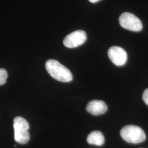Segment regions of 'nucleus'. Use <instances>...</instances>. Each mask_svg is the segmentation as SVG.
<instances>
[{
	"label": "nucleus",
	"instance_id": "nucleus-1",
	"mask_svg": "<svg viewBox=\"0 0 148 148\" xmlns=\"http://www.w3.org/2000/svg\"><path fill=\"white\" fill-rule=\"evenodd\" d=\"M46 69L51 76L59 81L68 82L73 79V75L69 69L56 60H47L46 63Z\"/></svg>",
	"mask_w": 148,
	"mask_h": 148
},
{
	"label": "nucleus",
	"instance_id": "nucleus-2",
	"mask_svg": "<svg viewBox=\"0 0 148 148\" xmlns=\"http://www.w3.org/2000/svg\"><path fill=\"white\" fill-rule=\"evenodd\" d=\"M122 138L128 143L138 144L144 142L146 135L140 127L135 125H127L120 131Z\"/></svg>",
	"mask_w": 148,
	"mask_h": 148
},
{
	"label": "nucleus",
	"instance_id": "nucleus-3",
	"mask_svg": "<svg viewBox=\"0 0 148 148\" xmlns=\"http://www.w3.org/2000/svg\"><path fill=\"white\" fill-rule=\"evenodd\" d=\"M14 130V139L17 143L25 144L30 139L29 132V124L27 120L22 117H16L13 121Z\"/></svg>",
	"mask_w": 148,
	"mask_h": 148
},
{
	"label": "nucleus",
	"instance_id": "nucleus-4",
	"mask_svg": "<svg viewBox=\"0 0 148 148\" xmlns=\"http://www.w3.org/2000/svg\"><path fill=\"white\" fill-rule=\"evenodd\" d=\"M119 23L123 28L132 32H139L143 28L140 20L129 12H125L121 14L119 17Z\"/></svg>",
	"mask_w": 148,
	"mask_h": 148
},
{
	"label": "nucleus",
	"instance_id": "nucleus-5",
	"mask_svg": "<svg viewBox=\"0 0 148 148\" xmlns=\"http://www.w3.org/2000/svg\"><path fill=\"white\" fill-rule=\"evenodd\" d=\"M87 34L83 30H76L68 35L64 39V45L69 48L79 47L85 42Z\"/></svg>",
	"mask_w": 148,
	"mask_h": 148
},
{
	"label": "nucleus",
	"instance_id": "nucleus-6",
	"mask_svg": "<svg viewBox=\"0 0 148 148\" xmlns=\"http://www.w3.org/2000/svg\"><path fill=\"white\" fill-rule=\"evenodd\" d=\"M108 54L112 63L116 66H123L127 62V53L122 48L120 47H111L109 48Z\"/></svg>",
	"mask_w": 148,
	"mask_h": 148
},
{
	"label": "nucleus",
	"instance_id": "nucleus-7",
	"mask_svg": "<svg viewBox=\"0 0 148 148\" xmlns=\"http://www.w3.org/2000/svg\"><path fill=\"white\" fill-rule=\"evenodd\" d=\"M108 106L102 101L94 100L90 101L86 106V110L93 115H100L106 113Z\"/></svg>",
	"mask_w": 148,
	"mask_h": 148
},
{
	"label": "nucleus",
	"instance_id": "nucleus-8",
	"mask_svg": "<svg viewBox=\"0 0 148 148\" xmlns=\"http://www.w3.org/2000/svg\"><path fill=\"white\" fill-rule=\"evenodd\" d=\"M87 141L90 144L95 145L97 146H101L105 142V138L100 131H93L88 136Z\"/></svg>",
	"mask_w": 148,
	"mask_h": 148
},
{
	"label": "nucleus",
	"instance_id": "nucleus-9",
	"mask_svg": "<svg viewBox=\"0 0 148 148\" xmlns=\"http://www.w3.org/2000/svg\"><path fill=\"white\" fill-rule=\"evenodd\" d=\"M8 74L5 69H0V86L4 85L7 81Z\"/></svg>",
	"mask_w": 148,
	"mask_h": 148
},
{
	"label": "nucleus",
	"instance_id": "nucleus-10",
	"mask_svg": "<svg viewBox=\"0 0 148 148\" xmlns=\"http://www.w3.org/2000/svg\"><path fill=\"white\" fill-rule=\"evenodd\" d=\"M143 99L145 103L148 106V88L145 90L143 92Z\"/></svg>",
	"mask_w": 148,
	"mask_h": 148
},
{
	"label": "nucleus",
	"instance_id": "nucleus-11",
	"mask_svg": "<svg viewBox=\"0 0 148 148\" xmlns=\"http://www.w3.org/2000/svg\"><path fill=\"white\" fill-rule=\"evenodd\" d=\"M88 1L90 2L91 3H96V2H98L101 0H88Z\"/></svg>",
	"mask_w": 148,
	"mask_h": 148
}]
</instances>
